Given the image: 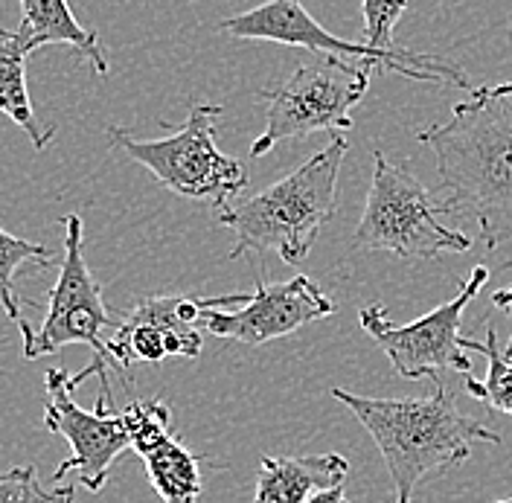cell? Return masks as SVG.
<instances>
[{
    "label": "cell",
    "instance_id": "obj_7",
    "mask_svg": "<svg viewBox=\"0 0 512 503\" xmlns=\"http://www.w3.org/2000/svg\"><path fill=\"white\" fill-rule=\"evenodd\" d=\"M373 67L344 62V59H306L294 73L262 88L265 128L254 140L251 155L265 158L283 140H303L318 131H350L352 108L370 88Z\"/></svg>",
    "mask_w": 512,
    "mask_h": 503
},
{
    "label": "cell",
    "instance_id": "obj_14",
    "mask_svg": "<svg viewBox=\"0 0 512 503\" xmlns=\"http://www.w3.org/2000/svg\"><path fill=\"white\" fill-rule=\"evenodd\" d=\"M350 460L341 454L271 457L262 454L256 474L254 503H306L318 492L347 483Z\"/></svg>",
    "mask_w": 512,
    "mask_h": 503
},
{
    "label": "cell",
    "instance_id": "obj_8",
    "mask_svg": "<svg viewBox=\"0 0 512 503\" xmlns=\"http://www.w3.org/2000/svg\"><path fill=\"white\" fill-rule=\"evenodd\" d=\"M117 326H120V317L108 312L102 291H99L94 274L85 262L82 216L73 213L64 219V253L62 262H59V280L50 291L44 323L35 329L30 344H24V358L35 361V358L53 355V352H59L70 344L91 346L94 364L88 370H82L79 376H73V387H79L85 378L99 376V384H102L99 399L114 405L111 381H108V370H114V367H111L105 341Z\"/></svg>",
    "mask_w": 512,
    "mask_h": 503
},
{
    "label": "cell",
    "instance_id": "obj_17",
    "mask_svg": "<svg viewBox=\"0 0 512 503\" xmlns=\"http://www.w3.org/2000/svg\"><path fill=\"white\" fill-rule=\"evenodd\" d=\"M24 265L47 268V265H53V253H50V248L38 245V242L18 239V236L6 233L0 227V306H3L6 317L21 329L24 344H30L35 329H32L30 320L21 312V300H18V291H15V277H18V271Z\"/></svg>",
    "mask_w": 512,
    "mask_h": 503
},
{
    "label": "cell",
    "instance_id": "obj_1",
    "mask_svg": "<svg viewBox=\"0 0 512 503\" xmlns=\"http://www.w3.org/2000/svg\"><path fill=\"white\" fill-rule=\"evenodd\" d=\"M451 213L478 221L483 251L512 242V82L480 85L446 123L422 128Z\"/></svg>",
    "mask_w": 512,
    "mask_h": 503
},
{
    "label": "cell",
    "instance_id": "obj_3",
    "mask_svg": "<svg viewBox=\"0 0 512 503\" xmlns=\"http://www.w3.org/2000/svg\"><path fill=\"white\" fill-rule=\"evenodd\" d=\"M347 152V137L335 134L326 149L300 163L291 175L219 210L216 221L236 236L230 259L277 253L291 268L303 265L323 224L338 213V175Z\"/></svg>",
    "mask_w": 512,
    "mask_h": 503
},
{
    "label": "cell",
    "instance_id": "obj_15",
    "mask_svg": "<svg viewBox=\"0 0 512 503\" xmlns=\"http://www.w3.org/2000/svg\"><path fill=\"white\" fill-rule=\"evenodd\" d=\"M18 3H21V27L15 32L27 41L30 50L47 44H67L94 67L96 76H108L111 64L99 44V35L76 21L67 0H18Z\"/></svg>",
    "mask_w": 512,
    "mask_h": 503
},
{
    "label": "cell",
    "instance_id": "obj_18",
    "mask_svg": "<svg viewBox=\"0 0 512 503\" xmlns=\"http://www.w3.org/2000/svg\"><path fill=\"white\" fill-rule=\"evenodd\" d=\"M463 349L480 352L489 361V370H486L483 381L475 376H466V384H463L466 393L483 405H489L492 410H501V413L512 416V358L501 349L495 326L486 329V341L463 338Z\"/></svg>",
    "mask_w": 512,
    "mask_h": 503
},
{
    "label": "cell",
    "instance_id": "obj_16",
    "mask_svg": "<svg viewBox=\"0 0 512 503\" xmlns=\"http://www.w3.org/2000/svg\"><path fill=\"white\" fill-rule=\"evenodd\" d=\"M32 50L27 41L12 32L0 41V114L9 117L32 140L35 149H47L56 137V128L41 123L32 111L30 88H27V56Z\"/></svg>",
    "mask_w": 512,
    "mask_h": 503
},
{
    "label": "cell",
    "instance_id": "obj_2",
    "mask_svg": "<svg viewBox=\"0 0 512 503\" xmlns=\"http://www.w3.org/2000/svg\"><path fill=\"white\" fill-rule=\"evenodd\" d=\"M329 393L347 405L382 451L393 480V503H414L416 483L425 474H446L463 466L475 442L501 445V434L457 410L440 378H434V390L422 399H370L344 387H332Z\"/></svg>",
    "mask_w": 512,
    "mask_h": 503
},
{
    "label": "cell",
    "instance_id": "obj_10",
    "mask_svg": "<svg viewBox=\"0 0 512 503\" xmlns=\"http://www.w3.org/2000/svg\"><path fill=\"white\" fill-rule=\"evenodd\" d=\"M198 303L204 309L201 323L210 335L245 346L280 341L335 312V303L306 274H294L286 283L256 280L251 294H219Z\"/></svg>",
    "mask_w": 512,
    "mask_h": 503
},
{
    "label": "cell",
    "instance_id": "obj_9",
    "mask_svg": "<svg viewBox=\"0 0 512 503\" xmlns=\"http://www.w3.org/2000/svg\"><path fill=\"white\" fill-rule=\"evenodd\" d=\"M489 283V268L478 265L472 268L469 280L460 285V291L437 306L434 312L411 320L405 326H396L384 306H364L358 312L361 329L382 346L387 361L393 370L408 381H422V378H437L443 370H454L469 376L472 358L463 349V335L460 323L466 306L480 294V288Z\"/></svg>",
    "mask_w": 512,
    "mask_h": 503
},
{
    "label": "cell",
    "instance_id": "obj_21",
    "mask_svg": "<svg viewBox=\"0 0 512 503\" xmlns=\"http://www.w3.org/2000/svg\"><path fill=\"white\" fill-rule=\"evenodd\" d=\"M507 268H512V262H507ZM492 303H495L498 309H507L512 317V285L510 288H501V291H495V294H492ZM504 352H507V355L512 358V335H510V341H507V346H504Z\"/></svg>",
    "mask_w": 512,
    "mask_h": 503
},
{
    "label": "cell",
    "instance_id": "obj_5",
    "mask_svg": "<svg viewBox=\"0 0 512 503\" xmlns=\"http://www.w3.org/2000/svg\"><path fill=\"white\" fill-rule=\"evenodd\" d=\"M222 114V105L198 102L181 126H166L172 134L160 140H137L120 126H108V140L134 163L146 166L169 192L224 210L245 192L251 175L245 163L224 155L216 146V126Z\"/></svg>",
    "mask_w": 512,
    "mask_h": 503
},
{
    "label": "cell",
    "instance_id": "obj_22",
    "mask_svg": "<svg viewBox=\"0 0 512 503\" xmlns=\"http://www.w3.org/2000/svg\"><path fill=\"white\" fill-rule=\"evenodd\" d=\"M306 503H350V498H347L344 486H338V489H326V492H318L315 498H309Z\"/></svg>",
    "mask_w": 512,
    "mask_h": 503
},
{
    "label": "cell",
    "instance_id": "obj_20",
    "mask_svg": "<svg viewBox=\"0 0 512 503\" xmlns=\"http://www.w3.org/2000/svg\"><path fill=\"white\" fill-rule=\"evenodd\" d=\"M411 0H361V15H364V44L370 47H396L393 30L408 12Z\"/></svg>",
    "mask_w": 512,
    "mask_h": 503
},
{
    "label": "cell",
    "instance_id": "obj_13",
    "mask_svg": "<svg viewBox=\"0 0 512 503\" xmlns=\"http://www.w3.org/2000/svg\"><path fill=\"white\" fill-rule=\"evenodd\" d=\"M126 419L131 448L140 454L149 483L163 503H198L204 492L201 463L172 434V410L160 399L131 402L120 410Z\"/></svg>",
    "mask_w": 512,
    "mask_h": 503
},
{
    "label": "cell",
    "instance_id": "obj_11",
    "mask_svg": "<svg viewBox=\"0 0 512 503\" xmlns=\"http://www.w3.org/2000/svg\"><path fill=\"white\" fill-rule=\"evenodd\" d=\"M44 384V425L70 445V457L56 469L53 480L76 474L88 492H102L117 457L131 448L123 413L105 399H96V410L79 408L73 402V376L62 367H50L44 373Z\"/></svg>",
    "mask_w": 512,
    "mask_h": 503
},
{
    "label": "cell",
    "instance_id": "obj_25",
    "mask_svg": "<svg viewBox=\"0 0 512 503\" xmlns=\"http://www.w3.org/2000/svg\"><path fill=\"white\" fill-rule=\"evenodd\" d=\"M3 376H6V373H3V370H0V381H3Z\"/></svg>",
    "mask_w": 512,
    "mask_h": 503
},
{
    "label": "cell",
    "instance_id": "obj_24",
    "mask_svg": "<svg viewBox=\"0 0 512 503\" xmlns=\"http://www.w3.org/2000/svg\"><path fill=\"white\" fill-rule=\"evenodd\" d=\"M495 503H512V498H507V501H495Z\"/></svg>",
    "mask_w": 512,
    "mask_h": 503
},
{
    "label": "cell",
    "instance_id": "obj_4",
    "mask_svg": "<svg viewBox=\"0 0 512 503\" xmlns=\"http://www.w3.org/2000/svg\"><path fill=\"white\" fill-rule=\"evenodd\" d=\"M448 213L446 201L425 187L408 163H396L376 149L370 192L352 242L361 251L393 253L405 262H434L443 253L472 251V236L440 224V216Z\"/></svg>",
    "mask_w": 512,
    "mask_h": 503
},
{
    "label": "cell",
    "instance_id": "obj_23",
    "mask_svg": "<svg viewBox=\"0 0 512 503\" xmlns=\"http://www.w3.org/2000/svg\"><path fill=\"white\" fill-rule=\"evenodd\" d=\"M9 35H12V32H6V30H0V41H6V38H9Z\"/></svg>",
    "mask_w": 512,
    "mask_h": 503
},
{
    "label": "cell",
    "instance_id": "obj_19",
    "mask_svg": "<svg viewBox=\"0 0 512 503\" xmlns=\"http://www.w3.org/2000/svg\"><path fill=\"white\" fill-rule=\"evenodd\" d=\"M76 486L44 489L35 466H18L0 474V503H73Z\"/></svg>",
    "mask_w": 512,
    "mask_h": 503
},
{
    "label": "cell",
    "instance_id": "obj_12",
    "mask_svg": "<svg viewBox=\"0 0 512 503\" xmlns=\"http://www.w3.org/2000/svg\"><path fill=\"white\" fill-rule=\"evenodd\" d=\"M201 303L192 297L155 294L143 297L120 326L108 335L105 349L114 370H126L134 361L163 364L166 358H198L201 355Z\"/></svg>",
    "mask_w": 512,
    "mask_h": 503
},
{
    "label": "cell",
    "instance_id": "obj_6",
    "mask_svg": "<svg viewBox=\"0 0 512 503\" xmlns=\"http://www.w3.org/2000/svg\"><path fill=\"white\" fill-rule=\"evenodd\" d=\"M219 32H227L242 41H271L286 47H303L309 53H323L329 59H344L364 67H382L390 73H399L414 82H440L451 88L475 91L472 79L457 62L446 56L416 53L402 47H370L364 41H347L335 32H329L318 18L306 9L303 0H268L248 12L230 15L219 21Z\"/></svg>",
    "mask_w": 512,
    "mask_h": 503
}]
</instances>
